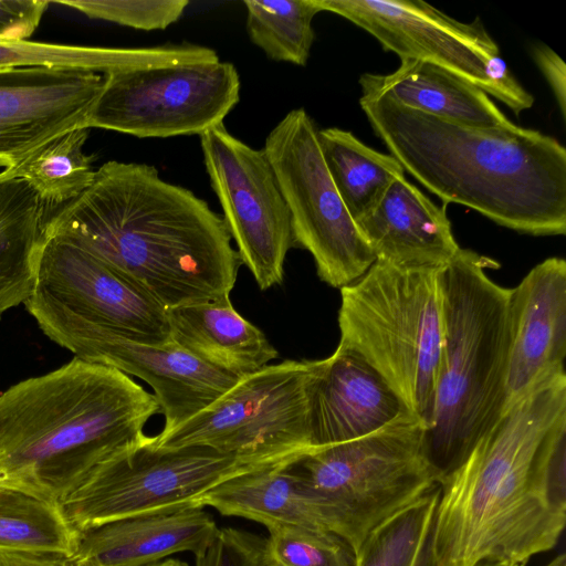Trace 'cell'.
Wrapping results in <instances>:
<instances>
[{
	"label": "cell",
	"mask_w": 566,
	"mask_h": 566,
	"mask_svg": "<svg viewBox=\"0 0 566 566\" xmlns=\"http://www.w3.org/2000/svg\"><path fill=\"white\" fill-rule=\"evenodd\" d=\"M376 260L406 269H442L460 250L446 213L405 177L356 221Z\"/></svg>",
	"instance_id": "cell-20"
},
{
	"label": "cell",
	"mask_w": 566,
	"mask_h": 566,
	"mask_svg": "<svg viewBox=\"0 0 566 566\" xmlns=\"http://www.w3.org/2000/svg\"><path fill=\"white\" fill-rule=\"evenodd\" d=\"M42 237L86 250L164 308L230 301L242 265L222 216L146 164H103L80 196L44 212Z\"/></svg>",
	"instance_id": "cell-2"
},
{
	"label": "cell",
	"mask_w": 566,
	"mask_h": 566,
	"mask_svg": "<svg viewBox=\"0 0 566 566\" xmlns=\"http://www.w3.org/2000/svg\"><path fill=\"white\" fill-rule=\"evenodd\" d=\"M545 566H566V555L564 553L558 554Z\"/></svg>",
	"instance_id": "cell-41"
},
{
	"label": "cell",
	"mask_w": 566,
	"mask_h": 566,
	"mask_svg": "<svg viewBox=\"0 0 566 566\" xmlns=\"http://www.w3.org/2000/svg\"><path fill=\"white\" fill-rule=\"evenodd\" d=\"M317 132L306 111L296 108L269 133L263 149L290 211L294 247L312 254L322 281L342 289L376 256L332 181Z\"/></svg>",
	"instance_id": "cell-11"
},
{
	"label": "cell",
	"mask_w": 566,
	"mask_h": 566,
	"mask_svg": "<svg viewBox=\"0 0 566 566\" xmlns=\"http://www.w3.org/2000/svg\"><path fill=\"white\" fill-rule=\"evenodd\" d=\"M78 535L60 502L0 488V549L72 557Z\"/></svg>",
	"instance_id": "cell-28"
},
{
	"label": "cell",
	"mask_w": 566,
	"mask_h": 566,
	"mask_svg": "<svg viewBox=\"0 0 566 566\" xmlns=\"http://www.w3.org/2000/svg\"><path fill=\"white\" fill-rule=\"evenodd\" d=\"M103 81V74L81 70H0V168H10L56 136L84 127Z\"/></svg>",
	"instance_id": "cell-15"
},
{
	"label": "cell",
	"mask_w": 566,
	"mask_h": 566,
	"mask_svg": "<svg viewBox=\"0 0 566 566\" xmlns=\"http://www.w3.org/2000/svg\"><path fill=\"white\" fill-rule=\"evenodd\" d=\"M317 140L332 181L355 222L378 205L396 179L405 177L394 156L366 146L350 132L321 129Z\"/></svg>",
	"instance_id": "cell-26"
},
{
	"label": "cell",
	"mask_w": 566,
	"mask_h": 566,
	"mask_svg": "<svg viewBox=\"0 0 566 566\" xmlns=\"http://www.w3.org/2000/svg\"><path fill=\"white\" fill-rule=\"evenodd\" d=\"M247 31L251 42L269 59L304 66L315 32V0H245Z\"/></svg>",
	"instance_id": "cell-29"
},
{
	"label": "cell",
	"mask_w": 566,
	"mask_h": 566,
	"mask_svg": "<svg viewBox=\"0 0 566 566\" xmlns=\"http://www.w3.org/2000/svg\"><path fill=\"white\" fill-rule=\"evenodd\" d=\"M70 558L52 553L0 549V566H66Z\"/></svg>",
	"instance_id": "cell-36"
},
{
	"label": "cell",
	"mask_w": 566,
	"mask_h": 566,
	"mask_svg": "<svg viewBox=\"0 0 566 566\" xmlns=\"http://www.w3.org/2000/svg\"><path fill=\"white\" fill-rule=\"evenodd\" d=\"M437 566L527 563L554 548L566 524V373L510 401L464 462L439 484Z\"/></svg>",
	"instance_id": "cell-1"
},
{
	"label": "cell",
	"mask_w": 566,
	"mask_h": 566,
	"mask_svg": "<svg viewBox=\"0 0 566 566\" xmlns=\"http://www.w3.org/2000/svg\"><path fill=\"white\" fill-rule=\"evenodd\" d=\"M534 59L547 80L557 99L562 115L566 114V66L563 60L548 46L537 45Z\"/></svg>",
	"instance_id": "cell-35"
},
{
	"label": "cell",
	"mask_w": 566,
	"mask_h": 566,
	"mask_svg": "<svg viewBox=\"0 0 566 566\" xmlns=\"http://www.w3.org/2000/svg\"><path fill=\"white\" fill-rule=\"evenodd\" d=\"M196 566H273L266 538L237 528L220 530L207 552L196 558Z\"/></svg>",
	"instance_id": "cell-33"
},
{
	"label": "cell",
	"mask_w": 566,
	"mask_h": 566,
	"mask_svg": "<svg viewBox=\"0 0 566 566\" xmlns=\"http://www.w3.org/2000/svg\"><path fill=\"white\" fill-rule=\"evenodd\" d=\"M170 340L206 364L241 378L269 365L276 349L231 302L165 308Z\"/></svg>",
	"instance_id": "cell-22"
},
{
	"label": "cell",
	"mask_w": 566,
	"mask_h": 566,
	"mask_svg": "<svg viewBox=\"0 0 566 566\" xmlns=\"http://www.w3.org/2000/svg\"><path fill=\"white\" fill-rule=\"evenodd\" d=\"M66 566H98L88 559L70 558Z\"/></svg>",
	"instance_id": "cell-40"
},
{
	"label": "cell",
	"mask_w": 566,
	"mask_h": 566,
	"mask_svg": "<svg viewBox=\"0 0 566 566\" xmlns=\"http://www.w3.org/2000/svg\"><path fill=\"white\" fill-rule=\"evenodd\" d=\"M495 261L461 249L441 271L443 343L424 449L437 484L454 472L504 411L511 289L493 282Z\"/></svg>",
	"instance_id": "cell-5"
},
{
	"label": "cell",
	"mask_w": 566,
	"mask_h": 566,
	"mask_svg": "<svg viewBox=\"0 0 566 566\" xmlns=\"http://www.w3.org/2000/svg\"><path fill=\"white\" fill-rule=\"evenodd\" d=\"M24 305L43 334L74 356L104 336L170 342L164 306L97 256L56 237L42 238Z\"/></svg>",
	"instance_id": "cell-7"
},
{
	"label": "cell",
	"mask_w": 566,
	"mask_h": 566,
	"mask_svg": "<svg viewBox=\"0 0 566 566\" xmlns=\"http://www.w3.org/2000/svg\"><path fill=\"white\" fill-rule=\"evenodd\" d=\"M408 411L384 378L355 350L338 344L329 357L318 360L310 401L315 449L366 436Z\"/></svg>",
	"instance_id": "cell-18"
},
{
	"label": "cell",
	"mask_w": 566,
	"mask_h": 566,
	"mask_svg": "<svg viewBox=\"0 0 566 566\" xmlns=\"http://www.w3.org/2000/svg\"><path fill=\"white\" fill-rule=\"evenodd\" d=\"M375 36L400 60L439 65L504 103L515 115L534 97L514 78L480 19L460 22L420 0H315Z\"/></svg>",
	"instance_id": "cell-13"
},
{
	"label": "cell",
	"mask_w": 566,
	"mask_h": 566,
	"mask_svg": "<svg viewBox=\"0 0 566 566\" xmlns=\"http://www.w3.org/2000/svg\"><path fill=\"white\" fill-rule=\"evenodd\" d=\"M219 532L202 506L189 504L84 528L71 558L98 566H146L180 552H191L197 558Z\"/></svg>",
	"instance_id": "cell-19"
},
{
	"label": "cell",
	"mask_w": 566,
	"mask_h": 566,
	"mask_svg": "<svg viewBox=\"0 0 566 566\" xmlns=\"http://www.w3.org/2000/svg\"><path fill=\"white\" fill-rule=\"evenodd\" d=\"M159 411L129 376L77 358L19 381L0 394V488L61 502Z\"/></svg>",
	"instance_id": "cell-4"
},
{
	"label": "cell",
	"mask_w": 566,
	"mask_h": 566,
	"mask_svg": "<svg viewBox=\"0 0 566 566\" xmlns=\"http://www.w3.org/2000/svg\"><path fill=\"white\" fill-rule=\"evenodd\" d=\"M273 566H356V552L340 535L287 524L266 526Z\"/></svg>",
	"instance_id": "cell-31"
},
{
	"label": "cell",
	"mask_w": 566,
	"mask_h": 566,
	"mask_svg": "<svg viewBox=\"0 0 566 566\" xmlns=\"http://www.w3.org/2000/svg\"><path fill=\"white\" fill-rule=\"evenodd\" d=\"M92 19L151 31L165 30L184 14L188 0H59Z\"/></svg>",
	"instance_id": "cell-32"
},
{
	"label": "cell",
	"mask_w": 566,
	"mask_h": 566,
	"mask_svg": "<svg viewBox=\"0 0 566 566\" xmlns=\"http://www.w3.org/2000/svg\"><path fill=\"white\" fill-rule=\"evenodd\" d=\"M363 94L384 95L422 113L478 126H505L512 122L488 94L473 83L432 63L402 60L391 74H364Z\"/></svg>",
	"instance_id": "cell-23"
},
{
	"label": "cell",
	"mask_w": 566,
	"mask_h": 566,
	"mask_svg": "<svg viewBox=\"0 0 566 566\" xmlns=\"http://www.w3.org/2000/svg\"><path fill=\"white\" fill-rule=\"evenodd\" d=\"M211 49L196 44H165L148 48H106L33 42L0 41V70L51 67L106 74L125 69L205 63Z\"/></svg>",
	"instance_id": "cell-24"
},
{
	"label": "cell",
	"mask_w": 566,
	"mask_h": 566,
	"mask_svg": "<svg viewBox=\"0 0 566 566\" xmlns=\"http://www.w3.org/2000/svg\"><path fill=\"white\" fill-rule=\"evenodd\" d=\"M203 163L239 258L259 287L281 284L294 247L291 216L265 150L232 136L223 123L200 135Z\"/></svg>",
	"instance_id": "cell-14"
},
{
	"label": "cell",
	"mask_w": 566,
	"mask_h": 566,
	"mask_svg": "<svg viewBox=\"0 0 566 566\" xmlns=\"http://www.w3.org/2000/svg\"><path fill=\"white\" fill-rule=\"evenodd\" d=\"M426 429L408 411L374 432L317 448L292 463L337 510L355 552L370 531L438 485L426 455Z\"/></svg>",
	"instance_id": "cell-8"
},
{
	"label": "cell",
	"mask_w": 566,
	"mask_h": 566,
	"mask_svg": "<svg viewBox=\"0 0 566 566\" xmlns=\"http://www.w3.org/2000/svg\"><path fill=\"white\" fill-rule=\"evenodd\" d=\"M439 495L436 485L370 531L356 552V566H413L433 524Z\"/></svg>",
	"instance_id": "cell-30"
},
{
	"label": "cell",
	"mask_w": 566,
	"mask_h": 566,
	"mask_svg": "<svg viewBox=\"0 0 566 566\" xmlns=\"http://www.w3.org/2000/svg\"><path fill=\"white\" fill-rule=\"evenodd\" d=\"M50 3L45 0H0V41L28 40Z\"/></svg>",
	"instance_id": "cell-34"
},
{
	"label": "cell",
	"mask_w": 566,
	"mask_h": 566,
	"mask_svg": "<svg viewBox=\"0 0 566 566\" xmlns=\"http://www.w3.org/2000/svg\"><path fill=\"white\" fill-rule=\"evenodd\" d=\"M268 465L272 464L201 446L159 448L156 436H145L97 467L60 505L80 532L118 518L196 504L222 481Z\"/></svg>",
	"instance_id": "cell-10"
},
{
	"label": "cell",
	"mask_w": 566,
	"mask_h": 566,
	"mask_svg": "<svg viewBox=\"0 0 566 566\" xmlns=\"http://www.w3.org/2000/svg\"><path fill=\"white\" fill-rule=\"evenodd\" d=\"M88 128L77 127L45 143L14 166L0 171V180L22 179L38 195L45 211L80 196L94 180V156L83 151Z\"/></svg>",
	"instance_id": "cell-27"
},
{
	"label": "cell",
	"mask_w": 566,
	"mask_h": 566,
	"mask_svg": "<svg viewBox=\"0 0 566 566\" xmlns=\"http://www.w3.org/2000/svg\"><path fill=\"white\" fill-rule=\"evenodd\" d=\"M294 461L234 475L210 489L195 503L210 506L226 516L255 521L265 527L287 524L325 530L346 539L337 510L294 470Z\"/></svg>",
	"instance_id": "cell-21"
},
{
	"label": "cell",
	"mask_w": 566,
	"mask_h": 566,
	"mask_svg": "<svg viewBox=\"0 0 566 566\" xmlns=\"http://www.w3.org/2000/svg\"><path fill=\"white\" fill-rule=\"evenodd\" d=\"M442 269L376 260L340 289L339 344L359 354L427 429L443 343Z\"/></svg>",
	"instance_id": "cell-6"
},
{
	"label": "cell",
	"mask_w": 566,
	"mask_h": 566,
	"mask_svg": "<svg viewBox=\"0 0 566 566\" xmlns=\"http://www.w3.org/2000/svg\"><path fill=\"white\" fill-rule=\"evenodd\" d=\"M509 315L507 403L565 369L566 261L553 256L535 265L511 289Z\"/></svg>",
	"instance_id": "cell-17"
},
{
	"label": "cell",
	"mask_w": 566,
	"mask_h": 566,
	"mask_svg": "<svg viewBox=\"0 0 566 566\" xmlns=\"http://www.w3.org/2000/svg\"><path fill=\"white\" fill-rule=\"evenodd\" d=\"M240 98L229 62L125 69L104 74L85 128L138 138L201 135L223 123Z\"/></svg>",
	"instance_id": "cell-12"
},
{
	"label": "cell",
	"mask_w": 566,
	"mask_h": 566,
	"mask_svg": "<svg viewBox=\"0 0 566 566\" xmlns=\"http://www.w3.org/2000/svg\"><path fill=\"white\" fill-rule=\"evenodd\" d=\"M473 566H527V563L501 559H483L475 563Z\"/></svg>",
	"instance_id": "cell-38"
},
{
	"label": "cell",
	"mask_w": 566,
	"mask_h": 566,
	"mask_svg": "<svg viewBox=\"0 0 566 566\" xmlns=\"http://www.w3.org/2000/svg\"><path fill=\"white\" fill-rule=\"evenodd\" d=\"M361 109L391 156L446 205L474 209L532 235L566 232V149L513 123L469 126L361 94Z\"/></svg>",
	"instance_id": "cell-3"
},
{
	"label": "cell",
	"mask_w": 566,
	"mask_h": 566,
	"mask_svg": "<svg viewBox=\"0 0 566 566\" xmlns=\"http://www.w3.org/2000/svg\"><path fill=\"white\" fill-rule=\"evenodd\" d=\"M44 211L24 180H0V316L32 294Z\"/></svg>",
	"instance_id": "cell-25"
},
{
	"label": "cell",
	"mask_w": 566,
	"mask_h": 566,
	"mask_svg": "<svg viewBox=\"0 0 566 566\" xmlns=\"http://www.w3.org/2000/svg\"><path fill=\"white\" fill-rule=\"evenodd\" d=\"M146 566H188V564L184 560L176 559V558H167L165 560H160L150 565Z\"/></svg>",
	"instance_id": "cell-39"
},
{
	"label": "cell",
	"mask_w": 566,
	"mask_h": 566,
	"mask_svg": "<svg viewBox=\"0 0 566 566\" xmlns=\"http://www.w3.org/2000/svg\"><path fill=\"white\" fill-rule=\"evenodd\" d=\"M318 360H283L238 379L212 403L166 433L159 448L208 447L258 464L315 450L310 401Z\"/></svg>",
	"instance_id": "cell-9"
},
{
	"label": "cell",
	"mask_w": 566,
	"mask_h": 566,
	"mask_svg": "<svg viewBox=\"0 0 566 566\" xmlns=\"http://www.w3.org/2000/svg\"><path fill=\"white\" fill-rule=\"evenodd\" d=\"M74 358L146 381L165 417L160 433L200 412L239 379L206 364L171 340L150 345L104 336L85 345Z\"/></svg>",
	"instance_id": "cell-16"
},
{
	"label": "cell",
	"mask_w": 566,
	"mask_h": 566,
	"mask_svg": "<svg viewBox=\"0 0 566 566\" xmlns=\"http://www.w3.org/2000/svg\"><path fill=\"white\" fill-rule=\"evenodd\" d=\"M432 530L433 524L420 546L413 566H437L433 553Z\"/></svg>",
	"instance_id": "cell-37"
}]
</instances>
